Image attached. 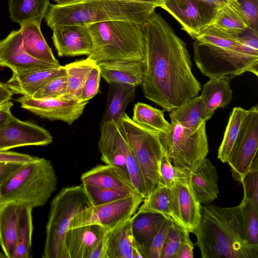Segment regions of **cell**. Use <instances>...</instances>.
<instances>
[{
    "label": "cell",
    "instance_id": "cell-1",
    "mask_svg": "<svg viewBox=\"0 0 258 258\" xmlns=\"http://www.w3.org/2000/svg\"><path fill=\"white\" fill-rule=\"evenodd\" d=\"M145 56L142 87L145 97L170 112L198 96L202 86L192 72L186 43L160 14L143 26Z\"/></svg>",
    "mask_w": 258,
    "mask_h": 258
},
{
    "label": "cell",
    "instance_id": "cell-2",
    "mask_svg": "<svg viewBox=\"0 0 258 258\" xmlns=\"http://www.w3.org/2000/svg\"><path fill=\"white\" fill-rule=\"evenodd\" d=\"M194 233L202 258H258V248L246 240L239 205L202 206Z\"/></svg>",
    "mask_w": 258,
    "mask_h": 258
},
{
    "label": "cell",
    "instance_id": "cell-3",
    "mask_svg": "<svg viewBox=\"0 0 258 258\" xmlns=\"http://www.w3.org/2000/svg\"><path fill=\"white\" fill-rule=\"evenodd\" d=\"M196 40L194 59L204 76L231 79L248 72L258 77V54L243 45L240 35L205 29Z\"/></svg>",
    "mask_w": 258,
    "mask_h": 258
},
{
    "label": "cell",
    "instance_id": "cell-4",
    "mask_svg": "<svg viewBox=\"0 0 258 258\" xmlns=\"http://www.w3.org/2000/svg\"><path fill=\"white\" fill-rule=\"evenodd\" d=\"M156 6L121 0H80L72 4H50L44 17L47 25H88L110 20H127L144 25Z\"/></svg>",
    "mask_w": 258,
    "mask_h": 258
},
{
    "label": "cell",
    "instance_id": "cell-5",
    "mask_svg": "<svg viewBox=\"0 0 258 258\" xmlns=\"http://www.w3.org/2000/svg\"><path fill=\"white\" fill-rule=\"evenodd\" d=\"M143 25L127 20H110L87 25L93 48L88 57L103 61H143L145 37Z\"/></svg>",
    "mask_w": 258,
    "mask_h": 258
},
{
    "label": "cell",
    "instance_id": "cell-6",
    "mask_svg": "<svg viewBox=\"0 0 258 258\" xmlns=\"http://www.w3.org/2000/svg\"><path fill=\"white\" fill-rule=\"evenodd\" d=\"M57 177L49 160L35 157L22 164L0 186V205L14 201L33 208L44 206L56 191Z\"/></svg>",
    "mask_w": 258,
    "mask_h": 258
},
{
    "label": "cell",
    "instance_id": "cell-7",
    "mask_svg": "<svg viewBox=\"0 0 258 258\" xmlns=\"http://www.w3.org/2000/svg\"><path fill=\"white\" fill-rule=\"evenodd\" d=\"M92 204L83 185L62 188L51 202L42 258H68L65 236L75 216Z\"/></svg>",
    "mask_w": 258,
    "mask_h": 258
},
{
    "label": "cell",
    "instance_id": "cell-8",
    "mask_svg": "<svg viewBox=\"0 0 258 258\" xmlns=\"http://www.w3.org/2000/svg\"><path fill=\"white\" fill-rule=\"evenodd\" d=\"M117 123L121 135L137 160L148 196L161 183L160 166L165 153L159 134L136 123L125 113Z\"/></svg>",
    "mask_w": 258,
    "mask_h": 258
},
{
    "label": "cell",
    "instance_id": "cell-9",
    "mask_svg": "<svg viewBox=\"0 0 258 258\" xmlns=\"http://www.w3.org/2000/svg\"><path fill=\"white\" fill-rule=\"evenodd\" d=\"M158 135L165 156L176 167L192 172L209 153L206 122L192 131L171 122L167 131Z\"/></svg>",
    "mask_w": 258,
    "mask_h": 258
},
{
    "label": "cell",
    "instance_id": "cell-10",
    "mask_svg": "<svg viewBox=\"0 0 258 258\" xmlns=\"http://www.w3.org/2000/svg\"><path fill=\"white\" fill-rule=\"evenodd\" d=\"M144 199L140 195H132L108 203L90 206L75 216L68 229L98 225L109 230L131 218Z\"/></svg>",
    "mask_w": 258,
    "mask_h": 258
},
{
    "label": "cell",
    "instance_id": "cell-11",
    "mask_svg": "<svg viewBox=\"0 0 258 258\" xmlns=\"http://www.w3.org/2000/svg\"><path fill=\"white\" fill-rule=\"evenodd\" d=\"M258 106L247 110L241 131L233 151L227 163L233 178L240 182L257 156Z\"/></svg>",
    "mask_w": 258,
    "mask_h": 258
},
{
    "label": "cell",
    "instance_id": "cell-12",
    "mask_svg": "<svg viewBox=\"0 0 258 258\" xmlns=\"http://www.w3.org/2000/svg\"><path fill=\"white\" fill-rule=\"evenodd\" d=\"M52 142L47 130L30 121H22L11 114L0 126V151L27 146H45Z\"/></svg>",
    "mask_w": 258,
    "mask_h": 258
},
{
    "label": "cell",
    "instance_id": "cell-13",
    "mask_svg": "<svg viewBox=\"0 0 258 258\" xmlns=\"http://www.w3.org/2000/svg\"><path fill=\"white\" fill-rule=\"evenodd\" d=\"M171 15L193 39L202 32L216 13L197 0H166L160 7Z\"/></svg>",
    "mask_w": 258,
    "mask_h": 258
},
{
    "label": "cell",
    "instance_id": "cell-14",
    "mask_svg": "<svg viewBox=\"0 0 258 258\" xmlns=\"http://www.w3.org/2000/svg\"><path fill=\"white\" fill-rule=\"evenodd\" d=\"M17 101L21 107L43 118L64 121L69 125L77 120L83 113L88 102H78L57 98L35 99L25 96Z\"/></svg>",
    "mask_w": 258,
    "mask_h": 258
},
{
    "label": "cell",
    "instance_id": "cell-15",
    "mask_svg": "<svg viewBox=\"0 0 258 258\" xmlns=\"http://www.w3.org/2000/svg\"><path fill=\"white\" fill-rule=\"evenodd\" d=\"M59 66L35 59L24 50L20 31H12L0 41V67L10 68L13 73L50 69Z\"/></svg>",
    "mask_w": 258,
    "mask_h": 258
},
{
    "label": "cell",
    "instance_id": "cell-16",
    "mask_svg": "<svg viewBox=\"0 0 258 258\" xmlns=\"http://www.w3.org/2000/svg\"><path fill=\"white\" fill-rule=\"evenodd\" d=\"M52 39L59 56H89L93 43L86 25L69 24L51 28Z\"/></svg>",
    "mask_w": 258,
    "mask_h": 258
},
{
    "label": "cell",
    "instance_id": "cell-17",
    "mask_svg": "<svg viewBox=\"0 0 258 258\" xmlns=\"http://www.w3.org/2000/svg\"><path fill=\"white\" fill-rule=\"evenodd\" d=\"M190 177L177 180L171 187L182 226L194 233L200 222L202 206L192 190Z\"/></svg>",
    "mask_w": 258,
    "mask_h": 258
},
{
    "label": "cell",
    "instance_id": "cell-18",
    "mask_svg": "<svg viewBox=\"0 0 258 258\" xmlns=\"http://www.w3.org/2000/svg\"><path fill=\"white\" fill-rule=\"evenodd\" d=\"M82 184L140 195L128 174L121 168L110 165H99L84 173Z\"/></svg>",
    "mask_w": 258,
    "mask_h": 258
},
{
    "label": "cell",
    "instance_id": "cell-19",
    "mask_svg": "<svg viewBox=\"0 0 258 258\" xmlns=\"http://www.w3.org/2000/svg\"><path fill=\"white\" fill-rule=\"evenodd\" d=\"M107 230L98 225L69 229L65 236L68 258H89L92 251L104 237Z\"/></svg>",
    "mask_w": 258,
    "mask_h": 258
},
{
    "label": "cell",
    "instance_id": "cell-20",
    "mask_svg": "<svg viewBox=\"0 0 258 258\" xmlns=\"http://www.w3.org/2000/svg\"><path fill=\"white\" fill-rule=\"evenodd\" d=\"M106 258H143L132 229L131 218L107 230Z\"/></svg>",
    "mask_w": 258,
    "mask_h": 258
},
{
    "label": "cell",
    "instance_id": "cell-21",
    "mask_svg": "<svg viewBox=\"0 0 258 258\" xmlns=\"http://www.w3.org/2000/svg\"><path fill=\"white\" fill-rule=\"evenodd\" d=\"M66 73L64 67L61 66L50 69L13 73L11 78L5 84L13 94L32 97L47 83Z\"/></svg>",
    "mask_w": 258,
    "mask_h": 258
},
{
    "label": "cell",
    "instance_id": "cell-22",
    "mask_svg": "<svg viewBox=\"0 0 258 258\" xmlns=\"http://www.w3.org/2000/svg\"><path fill=\"white\" fill-rule=\"evenodd\" d=\"M101 76L111 83L141 85L144 74L143 61L110 60L97 62Z\"/></svg>",
    "mask_w": 258,
    "mask_h": 258
},
{
    "label": "cell",
    "instance_id": "cell-23",
    "mask_svg": "<svg viewBox=\"0 0 258 258\" xmlns=\"http://www.w3.org/2000/svg\"><path fill=\"white\" fill-rule=\"evenodd\" d=\"M218 180L216 167L206 157L191 172L190 184L201 204H208L218 198L219 193Z\"/></svg>",
    "mask_w": 258,
    "mask_h": 258
},
{
    "label": "cell",
    "instance_id": "cell-24",
    "mask_svg": "<svg viewBox=\"0 0 258 258\" xmlns=\"http://www.w3.org/2000/svg\"><path fill=\"white\" fill-rule=\"evenodd\" d=\"M21 207V204L14 201L0 205V246L7 258H13L15 251Z\"/></svg>",
    "mask_w": 258,
    "mask_h": 258
},
{
    "label": "cell",
    "instance_id": "cell-25",
    "mask_svg": "<svg viewBox=\"0 0 258 258\" xmlns=\"http://www.w3.org/2000/svg\"><path fill=\"white\" fill-rule=\"evenodd\" d=\"M230 80L226 77H213L203 86L200 96L204 105L206 121L216 109L224 107L231 102L233 95Z\"/></svg>",
    "mask_w": 258,
    "mask_h": 258
},
{
    "label": "cell",
    "instance_id": "cell-26",
    "mask_svg": "<svg viewBox=\"0 0 258 258\" xmlns=\"http://www.w3.org/2000/svg\"><path fill=\"white\" fill-rule=\"evenodd\" d=\"M118 129L117 123L113 120L101 123L98 142L101 160L105 164L121 168L128 174L124 157L117 138Z\"/></svg>",
    "mask_w": 258,
    "mask_h": 258
},
{
    "label": "cell",
    "instance_id": "cell-27",
    "mask_svg": "<svg viewBox=\"0 0 258 258\" xmlns=\"http://www.w3.org/2000/svg\"><path fill=\"white\" fill-rule=\"evenodd\" d=\"M19 30L23 48L29 55L41 61L60 65L42 34L40 25L28 22L21 25Z\"/></svg>",
    "mask_w": 258,
    "mask_h": 258
},
{
    "label": "cell",
    "instance_id": "cell-28",
    "mask_svg": "<svg viewBox=\"0 0 258 258\" xmlns=\"http://www.w3.org/2000/svg\"><path fill=\"white\" fill-rule=\"evenodd\" d=\"M136 212L159 213L182 226L177 213L171 187L159 185L144 199L143 204L139 207Z\"/></svg>",
    "mask_w": 258,
    "mask_h": 258
},
{
    "label": "cell",
    "instance_id": "cell-29",
    "mask_svg": "<svg viewBox=\"0 0 258 258\" xmlns=\"http://www.w3.org/2000/svg\"><path fill=\"white\" fill-rule=\"evenodd\" d=\"M166 218L153 212H136L131 218L132 229L141 253L151 245Z\"/></svg>",
    "mask_w": 258,
    "mask_h": 258
},
{
    "label": "cell",
    "instance_id": "cell-30",
    "mask_svg": "<svg viewBox=\"0 0 258 258\" xmlns=\"http://www.w3.org/2000/svg\"><path fill=\"white\" fill-rule=\"evenodd\" d=\"M135 93V86L109 83L106 105L101 123L111 120L117 122L120 117L125 113L127 105L134 100Z\"/></svg>",
    "mask_w": 258,
    "mask_h": 258
},
{
    "label": "cell",
    "instance_id": "cell-31",
    "mask_svg": "<svg viewBox=\"0 0 258 258\" xmlns=\"http://www.w3.org/2000/svg\"><path fill=\"white\" fill-rule=\"evenodd\" d=\"M97 63L95 61L87 57L64 66L68 77L67 88L64 94L59 98L80 102L84 83Z\"/></svg>",
    "mask_w": 258,
    "mask_h": 258
},
{
    "label": "cell",
    "instance_id": "cell-32",
    "mask_svg": "<svg viewBox=\"0 0 258 258\" xmlns=\"http://www.w3.org/2000/svg\"><path fill=\"white\" fill-rule=\"evenodd\" d=\"M49 5V0H9L10 17L20 26L28 22L40 25Z\"/></svg>",
    "mask_w": 258,
    "mask_h": 258
},
{
    "label": "cell",
    "instance_id": "cell-33",
    "mask_svg": "<svg viewBox=\"0 0 258 258\" xmlns=\"http://www.w3.org/2000/svg\"><path fill=\"white\" fill-rule=\"evenodd\" d=\"M171 122H177L192 131L206 122L204 105L200 96H197L169 112Z\"/></svg>",
    "mask_w": 258,
    "mask_h": 258
},
{
    "label": "cell",
    "instance_id": "cell-34",
    "mask_svg": "<svg viewBox=\"0 0 258 258\" xmlns=\"http://www.w3.org/2000/svg\"><path fill=\"white\" fill-rule=\"evenodd\" d=\"M248 28L245 22L227 4L216 13L204 29H209L222 34L239 36Z\"/></svg>",
    "mask_w": 258,
    "mask_h": 258
},
{
    "label": "cell",
    "instance_id": "cell-35",
    "mask_svg": "<svg viewBox=\"0 0 258 258\" xmlns=\"http://www.w3.org/2000/svg\"><path fill=\"white\" fill-rule=\"evenodd\" d=\"M246 112L240 107H235L231 111L218 151V158L223 163L227 162L233 151Z\"/></svg>",
    "mask_w": 258,
    "mask_h": 258
},
{
    "label": "cell",
    "instance_id": "cell-36",
    "mask_svg": "<svg viewBox=\"0 0 258 258\" xmlns=\"http://www.w3.org/2000/svg\"><path fill=\"white\" fill-rule=\"evenodd\" d=\"M33 209L29 205L22 204L18 223L16 249L13 258H30L32 256Z\"/></svg>",
    "mask_w": 258,
    "mask_h": 258
},
{
    "label": "cell",
    "instance_id": "cell-37",
    "mask_svg": "<svg viewBox=\"0 0 258 258\" xmlns=\"http://www.w3.org/2000/svg\"><path fill=\"white\" fill-rule=\"evenodd\" d=\"M132 119L138 124L157 134L166 132L170 125L164 117V110L142 102L135 104Z\"/></svg>",
    "mask_w": 258,
    "mask_h": 258
},
{
    "label": "cell",
    "instance_id": "cell-38",
    "mask_svg": "<svg viewBox=\"0 0 258 258\" xmlns=\"http://www.w3.org/2000/svg\"><path fill=\"white\" fill-rule=\"evenodd\" d=\"M239 205L246 240L249 245L258 248V208L244 198Z\"/></svg>",
    "mask_w": 258,
    "mask_h": 258
},
{
    "label": "cell",
    "instance_id": "cell-39",
    "mask_svg": "<svg viewBox=\"0 0 258 258\" xmlns=\"http://www.w3.org/2000/svg\"><path fill=\"white\" fill-rule=\"evenodd\" d=\"M188 233L182 226L171 221L164 241L160 258H173Z\"/></svg>",
    "mask_w": 258,
    "mask_h": 258
},
{
    "label": "cell",
    "instance_id": "cell-40",
    "mask_svg": "<svg viewBox=\"0 0 258 258\" xmlns=\"http://www.w3.org/2000/svg\"><path fill=\"white\" fill-rule=\"evenodd\" d=\"M83 185L92 206L108 203L132 195L125 191L96 186Z\"/></svg>",
    "mask_w": 258,
    "mask_h": 258
},
{
    "label": "cell",
    "instance_id": "cell-41",
    "mask_svg": "<svg viewBox=\"0 0 258 258\" xmlns=\"http://www.w3.org/2000/svg\"><path fill=\"white\" fill-rule=\"evenodd\" d=\"M240 182L243 187V198L258 208V157H255L249 170Z\"/></svg>",
    "mask_w": 258,
    "mask_h": 258
},
{
    "label": "cell",
    "instance_id": "cell-42",
    "mask_svg": "<svg viewBox=\"0 0 258 258\" xmlns=\"http://www.w3.org/2000/svg\"><path fill=\"white\" fill-rule=\"evenodd\" d=\"M161 185L171 187L179 179L189 177L191 172L188 170L174 166L169 159L163 156L160 164Z\"/></svg>",
    "mask_w": 258,
    "mask_h": 258
},
{
    "label": "cell",
    "instance_id": "cell-43",
    "mask_svg": "<svg viewBox=\"0 0 258 258\" xmlns=\"http://www.w3.org/2000/svg\"><path fill=\"white\" fill-rule=\"evenodd\" d=\"M67 84L68 77L66 73L47 83L36 92L32 98L35 99L44 98H59L66 93Z\"/></svg>",
    "mask_w": 258,
    "mask_h": 258
},
{
    "label": "cell",
    "instance_id": "cell-44",
    "mask_svg": "<svg viewBox=\"0 0 258 258\" xmlns=\"http://www.w3.org/2000/svg\"><path fill=\"white\" fill-rule=\"evenodd\" d=\"M101 76L100 69L97 63L91 70L84 83L80 102H88L98 93Z\"/></svg>",
    "mask_w": 258,
    "mask_h": 258
},
{
    "label": "cell",
    "instance_id": "cell-45",
    "mask_svg": "<svg viewBox=\"0 0 258 258\" xmlns=\"http://www.w3.org/2000/svg\"><path fill=\"white\" fill-rule=\"evenodd\" d=\"M171 222L167 218L165 219L151 245L143 252V258H160L164 241Z\"/></svg>",
    "mask_w": 258,
    "mask_h": 258
},
{
    "label": "cell",
    "instance_id": "cell-46",
    "mask_svg": "<svg viewBox=\"0 0 258 258\" xmlns=\"http://www.w3.org/2000/svg\"><path fill=\"white\" fill-rule=\"evenodd\" d=\"M35 157L27 154L16 152L0 151V162H11L24 164L33 160Z\"/></svg>",
    "mask_w": 258,
    "mask_h": 258
},
{
    "label": "cell",
    "instance_id": "cell-47",
    "mask_svg": "<svg viewBox=\"0 0 258 258\" xmlns=\"http://www.w3.org/2000/svg\"><path fill=\"white\" fill-rule=\"evenodd\" d=\"M193 250L194 244L190 239L188 233L186 235L173 258H192Z\"/></svg>",
    "mask_w": 258,
    "mask_h": 258
},
{
    "label": "cell",
    "instance_id": "cell-48",
    "mask_svg": "<svg viewBox=\"0 0 258 258\" xmlns=\"http://www.w3.org/2000/svg\"><path fill=\"white\" fill-rule=\"evenodd\" d=\"M22 164L11 162H0V186Z\"/></svg>",
    "mask_w": 258,
    "mask_h": 258
},
{
    "label": "cell",
    "instance_id": "cell-49",
    "mask_svg": "<svg viewBox=\"0 0 258 258\" xmlns=\"http://www.w3.org/2000/svg\"><path fill=\"white\" fill-rule=\"evenodd\" d=\"M13 106V102L10 100L0 104V126L6 122L12 114L11 108Z\"/></svg>",
    "mask_w": 258,
    "mask_h": 258
},
{
    "label": "cell",
    "instance_id": "cell-50",
    "mask_svg": "<svg viewBox=\"0 0 258 258\" xmlns=\"http://www.w3.org/2000/svg\"><path fill=\"white\" fill-rule=\"evenodd\" d=\"M210 7L216 13L227 4V0H197Z\"/></svg>",
    "mask_w": 258,
    "mask_h": 258
},
{
    "label": "cell",
    "instance_id": "cell-51",
    "mask_svg": "<svg viewBox=\"0 0 258 258\" xmlns=\"http://www.w3.org/2000/svg\"><path fill=\"white\" fill-rule=\"evenodd\" d=\"M13 94L8 88L0 90V104L9 101Z\"/></svg>",
    "mask_w": 258,
    "mask_h": 258
},
{
    "label": "cell",
    "instance_id": "cell-52",
    "mask_svg": "<svg viewBox=\"0 0 258 258\" xmlns=\"http://www.w3.org/2000/svg\"><path fill=\"white\" fill-rule=\"evenodd\" d=\"M126 2H135L143 4H147L153 5L157 7H160L162 4V2L160 0H121Z\"/></svg>",
    "mask_w": 258,
    "mask_h": 258
},
{
    "label": "cell",
    "instance_id": "cell-53",
    "mask_svg": "<svg viewBox=\"0 0 258 258\" xmlns=\"http://www.w3.org/2000/svg\"><path fill=\"white\" fill-rule=\"evenodd\" d=\"M58 5H65L76 3L80 0H54Z\"/></svg>",
    "mask_w": 258,
    "mask_h": 258
},
{
    "label": "cell",
    "instance_id": "cell-54",
    "mask_svg": "<svg viewBox=\"0 0 258 258\" xmlns=\"http://www.w3.org/2000/svg\"><path fill=\"white\" fill-rule=\"evenodd\" d=\"M7 88L5 84H3L0 82V90Z\"/></svg>",
    "mask_w": 258,
    "mask_h": 258
}]
</instances>
